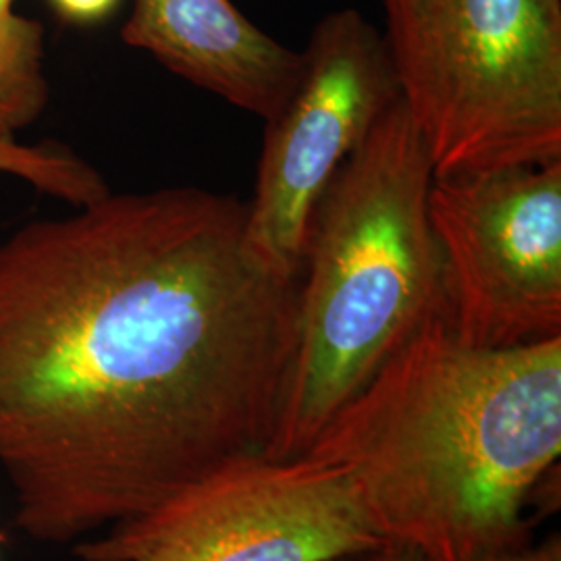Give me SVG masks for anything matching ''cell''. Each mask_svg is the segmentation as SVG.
Returning <instances> with one entry per match:
<instances>
[{
	"label": "cell",
	"mask_w": 561,
	"mask_h": 561,
	"mask_svg": "<svg viewBox=\"0 0 561 561\" xmlns=\"http://www.w3.org/2000/svg\"><path fill=\"white\" fill-rule=\"evenodd\" d=\"M300 279L245 245V204L113 194L0 241V470L30 539L80 542L266 454Z\"/></svg>",
	"instance_id": "cell-1"
},
{
	"label": "cell",
	"mask_w": 561,
	"mask_h": 561,
	"mask_svg": "<svg viewBox=\"0 0 561 561\" xmlns=\"http://www.w3.org/2000/svg\"><path fill=\"white\" fill-rule=\"evenodd\" d=\"M306 454L340 468L379 541L422 561L524 547L530 495L560 463L561 335L479 347L437 312Z\"/></svg>",
	"instance_id": "cell-2"
},
{
	"label": "cell",
	"mask_w": 561,
	"mask_h": 561,
	"mask_svg": "<svg viewBox=\"0 0 561 561\" xmlns=\"http://www.w3.org/2000/svg\"><path fill=\"white\" fill-rule=\"evenodd\" d=\"M435 169L403 102L341 164L301 261L298 337L266 456H304L424 322L443 312L428 219Z\"/></svg>",
	"instance_id": "cell-3"
},
{
	"label": "cell",
	"mask_w": 561,
	"mask_h": 561,
	"mask_svg": "<svg viewBox=\"0 0 561 561\" xmlns=\"http://www.w3.org/2000/svg\"><path fill=\"white\" fill-rule=\"evenodd\" d=\"M435 178L561 161V0H382Z\"/></svg>",
	"instance_id": "cell-4"
},
{
	"label": "cell",
	"mask_w": 561,
	"mask_h": 561,
	"mask_svg": "<svg viewBox=\"0 0 561 561\" xmlns=\"http://www.w3.org/2000/svg\"><path fill=\"white\" fill-rule=\"evenodd\" d=\"M337 466L266 454L229 461L76 542L80 561H329L377 545Z\"/></svg>",
	"instance_id": "cell-5"
},
{
	"label": "cell",
	"mask_w": 561,
	"mask_h": 561,
	"mask_svg": "<svg viewBox=\"0 0 561 561\" xmlns=\"http://www.w3.org/2000/svg\"><path fill=\"white\" fill-rule=\"evenodd\" d=\"M428 219L443 317L461 341L518 347L561 335V161L435 178Z\"/></svg>",
	"instance_id": "cell-6"
},
{
	"label": "cell",
	"mask_w": 561,
	"mask_h": 561,
	"mask_svg": "<svg viewBox=\"0 0 561 561\" xmlns=\"http://www.w3.org/2000/svg\"><path fill=\"white\" fill-rule=\"evenodd\" d=\"M400 83L381 32L356 9L314 27L300 80L266 121L254 198L245 204V245L285 279H300L304 248L324 190L382 115Z\"/></svg>",
	"instance_id": "cell-7"
},
{
	"label": "cell",
	"mask_w": 561,
	"mask_h": 561,
	"mask_svg": "<svg viewBox=\"0 0 561 561\" xmlns=\"http://www.w3.org/2000/svg\"><path fill=\"white\" fill-rule=\"evenodd\" d=\"M121 36L264 121L277 115L300 80L301 53L264 34L231 0H134Z\"/></svg>",
	"instance_id": "cell-8"
},
{
	"label": "cell",
	"mask_w": 561,
	"mask_h": 561,
	"mask_svg": "<svg viewBox=\"0 0 561 561\" xmlns=\"http://www.w3.org/2000/svg\"><path fill=\"white\" fill-rule=\"evenodd\" d=\"M48 99L41 23L13 11L0 15V136L15 138L30 127Z\"/></svg>",
	"instance_id": "cell-9"
},
{
	"label": "cell",
	"mask_w": 561,
	"mask_h": 561,
	"mask_svg": "<svg viewBox=\"0 0 561 561\" xmlns=\"http://www.w3.org/2000/svg\"><path fill=\"white\" fill-rule=\"evenodd\" d=\"M0 173L20 178L42 194L73 206L101 201L111 192L90 162L59 144L30 146L0 136Z\"/></svg>",
	"instance_id": "cell-10"
},
{
	"label": "cell",
	"mask_w": 561,
	"mask_h": 561,
	"mask_svg": "<svg viewBox=\"0 0 561 561\" xmlns=\"http://www.w3.org/2000/svg\"><path fill=\"white\" fill-rule=\"evenodd\" d=\"M62 20L71 23H99L106 20L119 0H50Z\"/></svg>",
	"instance_id": "cell-11"
},
{
	"label": "cell",
	"mask_w": 561,
	"mask_h": 561,
	"mask_svg": "<svg viewBox=\"0 0 561 561\" xmlns=\"http://www.w3.org/2000/svg\"><path fill=\"white\" fill-rule=\"evenodd\" d=\"M479 561H561V537L560 533L549 535L545 541L539 545H524L518 549L510 551H500L493 556H486Z\"/></svg>",
	"instance_id": "cell-12"
},
{
	"label": "cell",
	"mask_w": 561,
	"mask_h": 561,
	"mask_svg": "<svg viewBox=\"0 0 561 561\" xmlns=\"http://www.w3.org/2000/svg\"><path fill=\"white\" fill-rule=\"evenodd\" d=\"M329 561H422L421 556L400 542L381 541Z\"/></svg>",
	"instance_id": "cell-13"
},
{
	"label": "cell",
	"mask_w": 561,
	"mask_h": 561,
	"mask_svg": "<svg viewBox=\"0 0 561 561\" xmlns=\"http://www.w3.org/2000/svg\"><path fill=\"white\" fill-rule=\"evenodd\" d=\"M11 4H13V0H0V15L11 13Z\"/></svg>",
	"instance_id": "cell-14"
}]
</instances>
